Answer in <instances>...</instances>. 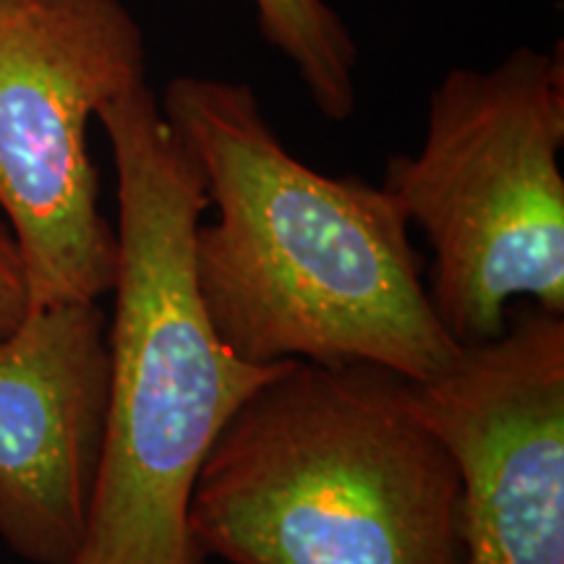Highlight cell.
Segmentation results:
<instances>
[{
    "label": "cell",
    "instance_id": "9",
    "mask_svg": "<svg viewBox=\"0 0 564 564\" xmlns=\"http://www.w3.org/2000/svg\"><path fill=\"white\" fill-rule=\"evenodd\" d=\"M30 312L24 267L11 232L0 225V340H6Z\"/></svg>",
    "mask_w": 564,
    "mask_h": 564
},
{
    "label": "cell",
    "instance_id": "8",
    "mask_svg": "<svg viewBox=\"0 0 564 564\" xmlns=\"http://www.w3.org/2000/svg\"><path fill=\"white\" fill-rule=\"evenodd\" d=\"M262 37L291 61L316 110L348 121L356 110L358 45L327 0H251Z\"/></svg>",
    "mask_w": 564,
    "mask_h": 564
},
{
    "label": "cell",
    "instance_id": "7",
    "mask_svg": "<svg viewBox=\"0 0 564 564\" xmlns=\"http://www.w3.org/2000/svg\"><path fill=\"white\" fill-rule=\"evenodd\" d=\"M108 316L97 301L30 308L0 340V541L70 564L87 535L108 419Z\"/></svg>",
    "mask_w": 564,
    "mask_h": 564
},
{
    "label": "cell",
    "instance_id": "5",
    "mask_svg": "<svg viewBox=\"0 0 564 564\" xmlns=\"http://www.w3.org/2000/svg\"><path fill=\"white\" fill-rule=\"evenodd\" d=\"M141 82L144 32L121 0H0V209L30 308L110 293L118 236L87 131Z\"/></svg>",
    "mask_w": 564,
    "mask_h": 564
},
{
    "label": "cell",
    "instance_id": "3",
    "mask_svg": "<svg viewBox=\"0 0 564 564\" xmlns=\"http://www.w3.org/2000/svg\"><path fill=\"white\" fill-rule=\"evenodd\" d=\"M457 502V465L411 379L291 361L212 444L188 533L230 564H455Z\"/></svg>",
    "mask_w": 564,
    "mask_h": 564
},
{
    "label": "cell",
    "instance_id": "1",
    "mask_svg": "<svg viewBox=\"0 0 564 564\" xmlns=\"http://www.w3.org/2000/svg\"><path fill=\"white\" fill-rule=\"evenodd\" d=\"M160 108L217 209L194 232V282L241 361L373 364L423 382L460 356L384 186L301 162L243 82L175 76Z\"/></svg>",
    "mask_w": 564,
    "mask_h": 564
},
{
    "label": "cell",
    "instance_id": "2",
    "mask_svg": "<svg viewBox=\"0 0 564 564\" xmlns=\"http://www.w3.org/2000/svg\"><path fill=\"white\" fill-rule=\"evenodd\" d=\"M118 175V264L100 478L70 564H204L188 502L212 444L280 364L220 340L194 282L209 209L194 154L141 82L97 110Z\"/></svg>",
    "mask_w": 564,
    "mask_h": 564
},
{
    "label": "cell",
    "instance_id": "6",
    "mask_svg": "<svg viewBox=\"0 0 564 564\" xmlns=\"http://www.w3.org/2000/svg\"><path fill=\"white\" fill-rule=\"evenodd\" d=\"M413 403L460 476L455 564H564V316L512 303Z\"/></svg>",
    "mask_w": 564,
    "mask_h": 564
},
{
    "label": "cell",
    "instance_id": "4",
    "mask_svg": "<svg viewBox=\"0 0 564 564\" xmlns=\"http://www.w3.org/2000/svg\"><path fill=\"white\" fill-rule=\"evenodd\" d=\"M564 63L518 47L494 68H449L415 154L382 186L434 251L429 299L455 343L502 335L512 303L564 316Z\"/></svg>",
    "mask_w": 564,
    "mask_h": 564
}]
</instances>
